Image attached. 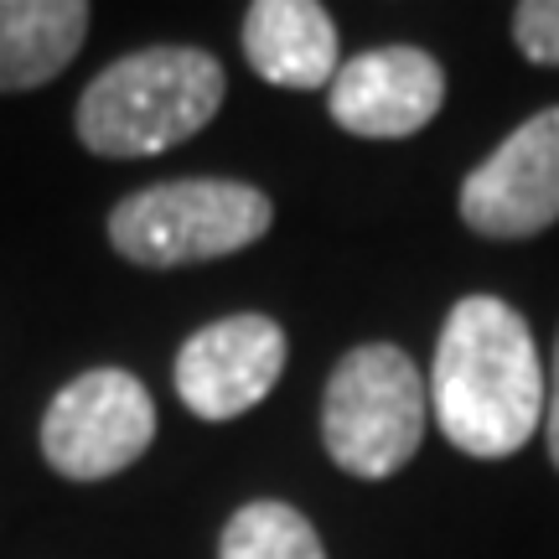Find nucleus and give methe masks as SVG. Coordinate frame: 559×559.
<instances>
[{
	"label": "nucleus",
	"mask_w": 559,
	"mask_h": 559,
	"mask_svg": "<svg viewBox=\"0 0 559 559\" xmlns=\"http://www.w3.org/2000/svg\"><path fill=\"white\" fill-rule=\"evenodd\" d=\"M549 373L528 321L498 296H466L440 326L430 415L440 436L477 461L513 456L544 419Z\"/></svg>",
	"instance_id": "obj_1"
},
{
	"label": "nucleus",
	"mask_w": 559,
	"mask_h": 559,
	"mask_svg": "<svg viewBox=\"0 0 559 559\" xmlns=\"http://www.w3.org/2000/svg\"><path fill=\"white\" fill-rule=\"evenodd\" d=\"M218 58L198 47H145L109 62L79 99V140L94 156L135 160L160 156L202 124H213L223 104Z\"/></svg>",
	"instance_id": "obj_2"
},
{
	"label": "nucleus",
	"mask_w": 559,
	"mask_h": 559,
	"mask_svg": "<svg viewBox=\"0 0 559 559\" xmlns=\"http://www.w3.org/2000/svg\"><path fill=\"white\" fill-rule=\"evenodd\" d=\"M425 419H430V383L419 379L415 358L394 342H362L326 379L321 440L347 477L383 481L409 466L425 440Z\"/></svg>",
	"instance_id": "obj_3"
},
{
	"label": "nucleus",
	"mask_w": 559,
	"mask_h": 559,
	"mask_svg": "<svg viewBox=\"0 0 559 559\" xmlns=\"http://www.w3.org/2000/svg\"><path fill=\"white\" fill-rule=\"evenodd\" d=\"M270 198L249 181L181 177L130 192L109 213V243L140 270H181L260 243L270 234Z\"/></svg>",
	"instance_id": "obj_4"
},
{
	"label": "nucleus",
	"mask_w": 559,
	"mask_h": 559,
	"mask_svg": "<svg viewBox=\"0 0 559 559\" xmlns=\"http://www.w3.org/2000/svg\"><path fill=\"white\" fill-rule=\"evenodd\" d=\"M156 440V404L130 368H88L41 415V456L68 481H104Z\"/></svg>",
	"instance_id": "obj_5"
},
{
	"label": "nucleus",
	"mask_w": 559,
	"mask_h": 559,
	"mask_svg": "<svg viewBox=\"0 0 559 559\" xmlns=\"http://www.w3.org/2000/svg\"><path fill=\"white\" fill-rule=\"evenodd\" d=\"M461 218L481 239H534L559 223V104L523 120L461 181Z\"/></svg>",
	"instance_id": "obj_6"
},
{
	"label": "nucleus",
	"mask_w": 559,
	"mask_h": 559,
	"mask_svg": "<svg viewBox=\"0 0 559 559\" xmlns=\"http://www.w3.org/2000/svg\"><path fill=\"white\" fill-rule=\"evenodd\" d=\"M285 332L260 311L207 321L181 342L177 353V394L198 419H239L264 404V394L285 373Z\"/></svg>",
	"instance_id": "obj_7"
},
{
	"label": "nucleus",
	"mask_w": 559,
	"mask_h": 559,
	"mask_svg": "<svg viewBox=\"0 0 559 559\" xmlns=\"http://www.w3.org/2000/svg\"><path fill=\"white\" fill-rule=\"evenodd\" d=\"M332 120L362 140H404L425 130L445 104V73L419 47H373L337 68L326 88Z\"/></svg>",
	"instance_id": "obj_8"
},
{
	"label": "nucleus",
	"mask_w": 559,
	"mask_h": 559,
	"mask_svg": "<svg viewBox=\"0 0 559 559\" xmlns=\"http://www.w3.org/2000/svg\"><path fill=\"white\" fill-rule=\"evenodd\" d=\"M243 58L275 88H332L342 68L337 26L317 0H254L243 11Z\"/></svg>",
	"instance_id": "obj_9"
},
{
	"label": "nucleus",
	"mask_w": 559,
	"mask_h": 559,
	"mask_svg": "<svg viewBox=\"0 0 559 559\" xmlns=\"http://www.w3.org/2000/svg\"><path fill=\"white\" fill-rule=\"evenodd\" d=\"M88 37L83 0H0V94L41 88Z\"/></svg>",
	"instance_id": "obj_10"
},
{
	"label": "nucleus",
	"mask_w": 559,
	"mask_h": 559,
	"mask_svg": "<svg viewBox=\"0 0 559 559\" xmlns=\"http://www.w3.org/2000/svg\"><path fill=\"white\" fill-rule=\"evenodd\" d=\"M218 559H326L311 519H300L290 502L260 498L243 502L218 539Z\"/></svg>",
	"instance_id": "obj_11"
},
{
	"label": "nucleus",
	"mask_w": 559,
	"mask_h": 559,
	"mask_svg": "<svg viewBox=\"0 0 559 559\" xmlns=\"http://www.w3.org/2000/svg\"><path fill=\"white\" fill-rule=\"evenodd\" d=\"M513 41L528 62L559 68V0H523L513 11Z\"/></svg>",
	"instance_id": "obj_12"
},
{
	"label": "nucleus",
	"mask_w": 559,
	"mask_h": 559,
	"mask_svg": "<svg viewBox=\"0 0 559 559\" xmlns=\"http://www.w3.org/2000/svg\"><path fill=\"white\" fill-rule=\"evenodd\" d=\"M544 440H549V461L559 466V337L549 358V394H544Z\"/></svg>",
	"instance_id": "obj_13"
}]
</instances>
